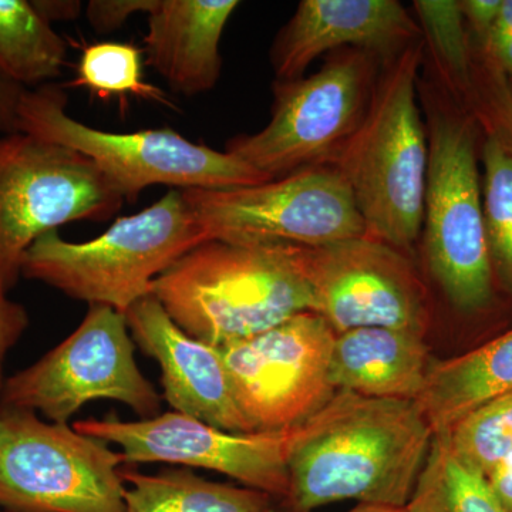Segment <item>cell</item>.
Instances as JSON below:
<instances>
[{
  "label": "cell",
  "instance_id": "17",
  "mask_svg": "<svg viewBox=\"0 0 512 512\" xmlns=\"http://www.w3.org/2000/svg\"><path fill=\"white\" fill-rule=\"evenodd\" d=\"M237 0H160L148 15L147 64L174 92L198 96L218 83L220 43Z\"/></svg>",
  "mask_w": 512,
  "mask_h": 512
},
{
  "label": "cell",
  "instance_id": "12",
  "mask_svg": "<svg viewBox=\"0 0 512 512\" xmlns=\"http://www.w3.org/2000/svg\"><path fill=\"white\" fill-rule=\"evenodd\" d=\"M293 256L318 313L336 335L392 328L426 335L429 293L409 255L362 237L318 247L293 245Z\"/></svg>",
  "mask_w": 512,
  "mask_h": 512
},
{
  "label": "cell",
  "instance_id": "9",
  "mask_svg": "<svg viewBox=\"0 0 512 512\" xmlns=\"http://www.w3.org/2000/svg\"><path fill=\"white\" fill-rule=\"evenodd\" d=\"M123 463L106 441L0 406V507L10 512H126Z\"/></svg>",
  "mask_w": 512,
  "mask_h": 512
},
{
  "label": "cell",
  "instance_id": "11",
  "mask_svg": "<svg viewBox=\"0 0 512 512\" xmlns=\"http://www.w3.org/2000/svg\"><path fill=\"white\" fill-rule=\"evenodd\" d=\"M114 400L143 419L158 416L161 399L141 373L123 313L92 305L79 328L32 366L10 376L0 406L39 412L67 423L84 404Z\"/></svg>",
  "mask_w": 512,
  "mask_h": 512
},
{
  "label": "cell",
  "instance_id": "26",
  "mask_svg": "<svg viewBox=\"0 0 512 512\" xmlns=\"http://www.w3.org/2000/svg\"><path fill=\"white\" fill-rule=\"evenodd\" d=\"M73 87H87L100 96L136 94L167 103L160 89L143 82L141 50L130 43L101 42L86 47Z\"/></svg>",
  "mask_w": 512,
  "mask_h": 512
},
{
  "label": "cell",
  "instance_id": "19",
  "mask_svg": "<svg viewBox=\"0 0 512 512\" xmlns=\"http://www.w3.org/2000/svg\"><path fill=\"white\" fill-rule=\"evenodd\" d=\"M512 392V329L476 350L434 362L416 399L434 433Z\"/></svg>",
  "mask_w": 512,
  "mask_h": 512
},
{
  "label": "cell",
  "instance_id": "22",
  "mask_svg": "<svg viewBox=\"0 0 512 512\" xmlns=\"http://www.w3.org/2000/svg\"><path fill=\"white\" fill-rule=\"evenodd\" d=\"M406 508L409 512H510L488 478L451 450L446 431L434 433Z\"/></svg>",
  "mask_w": 512,
  "mask_h": 512
},
{
  "label": "cell",
  "instance_id": "34",
  "mask_svg": "<svg viewBox=\"0 0 512 512\" xmlns=\"http://www.w3.org/2000/svg\"><path fill=\"white\" fill-rule=\"evenodd\" d=\"M481 50L512 82V35L488 42Z\"/></svg>",
  "mask_w": 512,
  "mask_h": 512
},
{
  "label": "cell",
  "instance_id": "5",
  "mask_svg": "<svg viewBox=\"0 0 512 512\" xmlns=\"http://www.w3.org/2000/svg\"><path fill=\"white\" fill-rule=\"evenodd\" d=\"M62 87L45 84L20 94L18 131L83 154L126 201L146 188L228 190L271 181L239 158L192 143L171 128L111 133L97 130L66 113Z\"/></svg>",
  "mask_w": 512,
  "mask_h": 512
},
{
  "label": "cell",
  "instance_id": "10",
  "mask_svg": "<svg viewBox=\"0 0 512 512\" xmlns=\"http://www.w3.org/2000/svg\"><path fill=\"white\" fill-rule=\"evenodd\" d=\"M205 241L318 247L366 235L352 192L330 167L228 190H185Z\"/></svg>",
  "mask_w": 512,
  "mask_h": 512
},
{
  "label": "cell",
  "instance_id": "25",
  "mask_svg": "<svg viewBox=\"0 0 512 512\" xmlns=\"http://www.w3.org/2000/svg\"><path fill=\"white\" fill-rule=\"evenodd\" d=\"M413 5L424 45L430 47L444 79L453 89L467 93L471 86L473 59L460 2L416 0Z\"/></svg>",
  "mask_w": 512,
  "mask_h": 512
},
{
  "label": "cell",
  "instance_id": "27",
  "mask_svg": "<svg viewBox=\"0 0 512 512\" xmlns=\"http://www.w3.org/2000/svg\"><path fill=\"white\" fill-rule=\"evenodd\" d=\"M474 104V117L512 156V82L483 53L481 69L471 70L467 92Z\"/></svg>",
  "mask_w": 512,
  "mask_h": 512
},
{
  "label": "cell",
  "instance_id": "3",
  "mask_svg": "<svg viewBox=\"0 0 512 512\" xmlns=\"http://www.w3.org/2000/svg\"><path fill=\"white\" fill-rule=\"evenodd\" d=\"M153 295L178 328L214 348L312 312L289 244L201 242L158 276Z\"/></svg>",
  "mask_w": 512,
  "mask_h": 512
},
{
  "label": "cell",
  "instance_id": "20",
  "mask_svg": "<svg viewBox=\"0 0 512 512\" xmlns=\"http://www.w3.org/2000/svg\"><path fill=\"white\" fill-rule=\"evenodd\" d=\"M121 477L126 512H278L271 495L210 481L185 468L157 474L121 470Z\"/></svg>",
  "mask_w": 512,
  "mask_h": 512
},
{
  "label": "cell",
  "instance_id": "29",
  "mask_svg": "<svg viewBox=\"0 0 512 512\" xmlns=\"http://www.w3.org/2000/svg\"><path fill=\"white\" fill-rule=\"evenodd\" d=\"M29 326V315L20 303L0 295V392L3 384V363L9 350L19 342Z\"/></svg>",
  "mask_w": 512,
  "mask_h": 512
},
{
  "label": "cell",
  "instance_id": "2",
  "mask_svg": "<svg viewBox=\"0 0 512 512\" xmlns=\"http://www.w3.org/2000/svg\"><path fill=\"white\" fill-rule=\"evenodd\" d=\"M424 50L421 39L387 60L362 123L328 164L348 184L366 235L407 255L423 232L429 168L417 101Z\"/></svg>",
  "mask_w": 512,
  "mask_h": 512
},
{
  "label": "cell",
  "instance_id": "15",
  "mask_svg": "<svg viewBox=\"0 0 512 512\" xmlns=\"http://www.w3.org/2000/svg\"><path fill=\"white\" fill-rule=\"evenodd\" d=\"M421 39L419 22L396 0H302L272 45L275 82L301 79L326 53L357 49L390 60Z\"/></svg>",
  "mask_w": 512,
  "mask_h": 512
},
{
  "label": "cell",
  "instance_id": "31",
  "mask_svg": "<svg viewBox=\"0 0 512 512\" xmlns=\"http://www.w3.org/2000/svg\"><path fill=\"white\" fill-rule=\"evenodd\" d=\"M37 12L52 25V22L76 20L82 13L83 5L79 0H32Z\"/></svg>",
  "mask_w": 512,
  "mask_h": 512
},
{
  "label": "cell",
  "instance_id": "37",
  "mask_svg": "<svg viewBox=\"0 0 512 512\" xmlns=\"http://www.w3.org/2000/svg\"><path fill=\"white\" fill-rule=\"evenodd\" d=\"M0 133H8V130H6L5 124L2 123V120H0Z\"/></svg>",
  "mask_w": 512,
  "mask_h": 512
},
{
  "label": "cell",
  "instance_id": "32",
  "mask_svg": "<svg viewBox=\"0 0 512 512\" xmlns=\"http://www.w3.org/2000/svg\"><path fill=\"white\" fill-rule=\"evenodd\" d=\"M487 478L498 500L512 512V456L495 467Z\"/></svg>",
  "mask_w": 512,
  "mask_h": 512
},
{
  "label": "cell",
  "instance_id": "24",
  "mask_svg": "<svg viewBox=\"0 0 512 512\" xmlns=\"http://www.w3.org/2000/svg\"><path fill=\"white\" fill-rule=\"evenodd\" d=\"M446 433L456 456L490 476L512 456V392L478 407Z\"/></svg>",
  "mask_w": 512,
  "mask_h": 512
},
{
  "label": "cell",
  "instance_id": "6",
  "mask_svg": "<svg viewBox=\"0 0 512 512\" xmlns=\"http://www.w3.org/2000/svg\"><path fill=\"white\" fill-rule=\"evenodd\" d=\"M427 103V168L423 234L434 281L458 311L490 305L494 272L485 235L476 123Z\"/></svg>",
  "mask_w": 512,
  "mask_h": 512
},
{
  "label": "cell",
  "instance_id": "30",
  "mask_svg": "<svg viewBox=\"0 0 512 512\" xmlns=\"http://www.w3.org/2000/svg\"><path fill=\"white\" fill-rule=\"evenodd\" d=\"M503 0H463L460 2L464 20L477 37L478 45L483 46L490 36L495 20L500 13Z\"/></svg>",
  "mask_w": 512,
  "mask_h": 512
},
{
  "label": "cell",
  "instance_id": "4",
  "mask_svg": "<svg viewBox=\"0 0 512 512\" xmlns=\"http://www.w3.org/2000/svg\"><path fill=\"white\" fill-rule=\"evenodd\" d=\"M204 241L183 192L170 190L92 241L70 242L57 231L46 232L23 256L22 276L126 315L153 295L158 276Z\"/></svg>",
  "mask_w": 512,
  "mask_h": 512
},
{
  "label": "cell",
  "instance_id": "18",
  "mask_svg": "<svg viewBox=\"0 0 512 512\" xmlns=\"http://www.w3.org/2000/svg\"><path fill=\"white\" fill-rule=\"evenodd\" d=\"M434 365L423 335L392 328H360L338 333L330 356L336 392L376 399L414 400Z\"/></svg>",
  "mask_w": 512,
  "mask_h": 512
},
{
  "label": "cell",
  "instance_id": "23",
  "mask_svg": "<svg viewBox=\"0 0 512 512\" xmlns=\"http://www.w3.org/2000/svg\"><path fill=\"white\" fill-rule=\"evenodd\" d=\"M485 235L494 275L512 293V156L494 137L483 151Z\"/></svg>",
  "mask_w": 512,
  "mask_h": 512
},
{
  "label": "cell",
  "instance_id": "1",
  "mask_svg": "<svg viewBox=\"0 0 512 512\" xmlns=\"http://www.w3.org/2000/svg\"><path fill=\"white\" fill-rule=\"evenodd\" d=\"M434 431L414 400L339 392L293 427L289 493L278 511L355 501L406 507Z\"/></svg>",
  "mask_w": 512,
  "mask_h": 512
},
{
  "label": "cell",
  "instance_id": "21",
  "mask_svg": "<svg viewBox=\"0 0 512 512\" xmlns=\"http://www.w3.org/2000/svg\"><path fill=\"white\" fill-rule=\"evenodd\" d=\"M67 45L28 0H0V80L40 87L59 77Z\"/></svg>",
  "mask_w": 512,
  "mask_h": 512
},
{
  "label": "cell",
  "instance_id": "7",
  "mask_svg": "<svg viewBox=\"0 0 512 512\" xmlns=\"http://www.w3.org/2000/svg\"><path fill=\"white\" fill-rule=\"evenodd\" d=\"M380 60L365 50H340L312 76L275 82L269 123L231 138L225 153L269 180L328 165L365 117Z\"/></svg>",
  "mask_w": 512,
  "mask_h": 512
},
{
  "label": "cell",
  "instance_id": "35",
  "mask_svg": "<svg viewBox=\"0 0 512 512\" xmlns=\"http://www.w3.org/2000/svg\"><path fill=\"white\" fill-rule=\"evenodd\" d=\"M511 35L512 0H503V3H501L500 13H498V18L495 20L494 28L491 30L490 36H488V39L485 40L483 46L487 45L488 42H493V40L501 39V37H507Z\"/></svg>",
  "mask_w": 512,
  "mask_h": 512
},
{
  "label": "cell",
  "instance_id": "28",
  "mask_svg": "<svg viewBox=\"0 0 512 512\" xmlns=\"http://www.w3.org/2000/svg\"><path fill=\"white\" fill-rule=\"evenodd\" d=\"M160 0H90L86 6L87 22L99 35H110L126 25L136 13L151 15Z\"/></svg>",
  "mask_w": 512,
  "mask_h": 512
},
{
  "label": "cell",
  "instance_id": "16",
  "mask_svg": "<svg viewBox=\"0 0 512 512\" xmlns=\"http://www.w3.org/2000/svg\"><path fill=\"white\" fill-rule=\"evenodd\" d=\"M124 316L138 348L160 365L164 399L174 412L217 429L252 433L235 402L220 349L178 328L154 295L138 301Z\"/></svg>",
  "mask_w": 512,
  "mask_h": 512
},
{
  "label": "cell",
  "instance_id": "36",
  "mask_svg": "<svg viewBox=\"0 0 512 512\" xmlns=\"http://www.w3.org/2000/svg\"><path fill=\"white\" fill-rule=\"evenodd\" d=\"M346 512H409L406 507H396V505L382 504H356Z\"/></svg>",
  "mask_w": 512,
  "mask_h": 512
},
{
  "label": "cell",
  "instance_id": "13",
  "mask_svg": "<svg viewBox=\"0 0 512 512\" xmlns=\"http://www.w3.org/2000/svg\"><path fill=\"white\" fill-rule=\"evenodd\" d=\"M335 330L306 311L220 349L235 402L252 431L299 426L335 396L330 382Z\"/></svg>",
  "mask_w": 512,
  "mask_h": 512
},
{
  "label": "cell",
  "instance_id": "14",
  "mask_svg": "<svg viewBox=\"0 0 512 512\" xmlns=\"http://www.w3.org/2000/svg\"><path fill=\"white\" fill-rule=\"evenodd\" d=\"M73 429L121 448L124 463H170L204 468L282 503L289 493L288 457L292 429L232 433L185 414L151 419L116 417L76 421Z\"/></svg>",
  "mask_w": 512,
  "mask_h": 512
},
{
  "label": "cell",
  "instance_id": "8",
  "mask_svg": "<svg viewBox=\"0 0 512 512\" xmlns=\"http://www.w3.org/2000/svg\"><path fill=\"white\" fill-rule=\"evenodd\" d=\"M124 202L83 154L23 131L0 136V295L18 284L36 239L70 222L110 220Z\"/></svg>",
  "mask_w": 512,
  "mask_h": 512
},
{
  "label": "cell",
  "instance_id": "33",
  "mask_svg": "<svg viewBox=\"0 0 512 512\" xmlns=\"http://www.w3.org/2000/svg\"><path fill=\"white\" fill-rule=\"evenodd\" d=\"M23 90L20 87L12 86V84L0 80V120L5 124L8 133L18 131V121H16V110L20 94Z\"/></svg>",
  "mask_w": 512,
  "mask_h": 512
}]
</instances>
